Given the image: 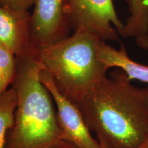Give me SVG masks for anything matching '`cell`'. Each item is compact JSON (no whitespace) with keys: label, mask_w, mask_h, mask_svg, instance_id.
<instances>
[{"label":"cell","mask_w":148,"mask_h":148,"mask_svg":"<svg viewBox=\"0 0 148 148\" xmlns=\"http://www.w3.org/2000/svg\"><path fill=\"white\" fill-rule=\"evenodd\" d=\"M77 106L108 148H136L148 136V88L134 86L123 71L103 77Z\"/></svg>","instance_id":"cell-1"},{"label":"cell","mask_w":148,"mask_h":148,"mask_svg":"<svg viewBox=\"0 0 148 148\" xmlns=\"http://www.w3.org/2000/svg\"><path fill=\"white\" fill-rule=\"evenodd\" d=\"M16 59L11 86L16 92L17 105L5 148H49L61 140V132L54 101L40 79L44 67L38 49L30 46Z\"/></svg>","instance_id":"cell-2"},{"label":"cell","mask_w":148,"mask_h":148,"mask_svg":"<svg viewBox=\"0 0 148 148\" xmlns=\"http://www.w3.org/2000/svg\"><path fill=\"white\" fill-rule=\"evenodd\" d=\"M101 39L84 29L38 49L44 67L62 95L77 104L103 77L106 66L97 56Z\"/></svg>","instance_id":"cell-3"},{"label":"cell","mask_w":148,"mask_h":148,"mask_svg":"<svg viewBox=\"0 0 148 148\" xmlns=\"http://www.w3.org/2000/svg\"><path fill=\"white\" fill-rule=\"evenodd\" d=\"M69 14L73 31L86 30L103 41L117 40L124 27L113 0H69Z\"/></svg>","instance_id":"cell-4"},{"label":"cell","mask_w":148,"mask_h":148,"mask_svg":"<svg viewBox=\"0 0 148 148\" xmlns=\"http://www.w3.org/2000/svg\"><path fill=\"white\" fill-rule=\"evenodd\" d=\"M69 0H35L29 16L30 45L41 49L69 36Z\"/></svg>","instance_id":"cell-5"},{"label":"cell","mask_w":148,"mask_h":148,"mask_svg":"<svg viewBox=\"0 0 148 148\" xmlns=\"http://www.w3.org/2000/svg\"><path fill=\"white\" fill-rule=\"evenodd\" d=\"M40 79L50 92L56 106L61 140L75 143L81 148H101L92 136L79 107L60 93L47 72L42 70Z\"/></svg>","instance_id":"cell-6"},{"label":"cell","mask_w":148,"mask_h":148,"mask_svg":"<svg viewBox=\"0 0 148 148\" xmlns=\"http://www.w3.org/2000/svg\"><path fill=\"white\" fill-rule=\"evenodd\" d=\"M29 12H18L0 5V42L18 56L30 47Z\"/></svg>","instance_id":"cell-7"},{"label":"cell","mask_w":148,"mask_h":148,"mask_svg":"<svg viewBox=\"0 0 148 148\" xmlns=\"http://www.w3.org/2000/svg\"><path fill=\"white\" fill-rule=\"evenodd\" d=\"M97 56L108 70L112 67L119 68L124 72L130 80L136 79L148 84V66L132 60L123 44L119 49H116L101 40L98 46Z\"/></svg>","instance_id":"cell-8"},{"label":"cell","mask_w":148,"mask_h":148,"mask_svg":"<svg viewBox=\"0 0 148 148\" xmlns=\"http://www.w3.org/2000/svg\"><path fill=\"white\" fill-rule=\"evenodd\" d=\"M130 15L122 36L135 38L148 35V0H127Z\"/></svg>","instance_id":"cell-9"},{"label":"cell","mask_w":148,"mask_h":148,"mask_svg":"<svg viewBox=\"0 0 148 148\" xmlns=\"http://www.w3.org/2000/svg\"><path fill=\"white\" fill-rule=\"evenodd\" d=\"M16 105V92L10 86L0 95V148H5L7 135L14 125Z\"/></svg>","instance_id":"cell-10"},{"label":"cell","mask_w":148,"mask_h":148,"mask_svg":"<svg viewBox=\"0 0 148 148\" xmlns=\"http://www.w3.org/2000/svg\"><path fill=\"white\" fill-rule=\"evenodd\" d=\"M16 69V56L0 42V95L12 86Z\"/></svg>","instance_id":"cell-11"},{"label":"cell","mask_w":148,"mask_h":148,"mask_svg":"<svg viewBox=\"0 0 148 148\" xmlns=\"http://www.w3.org/2000/svg\"><path fill=\"white\" fill-rule=\"evenodd\" d=\"M35 0H0V5L18 12H28Z\"/></svg>","instance_id":"cell-12"},{"label":"cell","mask_w":148,"mask_h":148,"mask_svg":"<svg viewBox=\"0 0 148 148\" xmlns=\"http://www.w3.org/2000/svg\"><path fill=\"white\" fill-rule=\"evenodd\" d=\"M49 148H81L71 142L61 140Z\"/></svg>","instance_id":"cell-13"},{"label":"cell","mask_w":148,"mask_h":148,"mask_svg":"<svg viewBox=\"0 0 148 148\" xmlns=\"http://www.w3.org/2000/svg\"><path fill=\"white\" fill-rule=\"evenodd\" d=\"M136 148H148V136Z\"/></svg>","instance_id":"cell-14"},{"label":"cell","mask_w":148,"mask_h":148,"mask_svg":"<svg viewBox=\"0 0 148 148\" xmlns=\"http://www.w3.org/2000/svg\"><path fill=\"white\" fill-rule=\"evenodd\" d=\"M99 143H100V145H101V148H108L106 147V145H104V144L103 143H101V142H99Z\"/></svg>","instance_id":"cell-15"}]
</instances>
